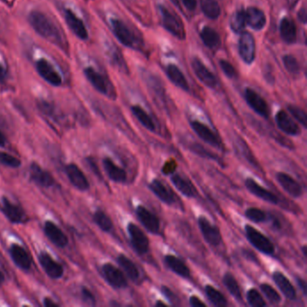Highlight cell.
<instances>
[{"instance_id": "obj_42", "label": "cell", "mask_w": 307, "mask_h": 307, "mask_svg": "<svg viewBox=\"0 0 307 307\" xmlns=\"http://www.w3.org/2000/svg\"><path fill=\"white\" fill-rule=\"evenodd\" d=\"M261 290L264 294V296L267 297V300L273 305H279L281 302V296L278 293V291L274 288L272 285L267 283H263L260 285Z\"/></svg>"}, {"instance_id": "obj_41", "label": "cell", "mask_w": 307, "mask_h": 307, "mask_svg": "<svg viewBox=\"0 0 307 307\" xmlns=\"http://www.w3.org/2000/svg\"><path fill=\"white\" fill-rule=\"evenodd\" d=\"M247 302L252 307H264L267 306V303L264 300L263 296L255 288H251L247 292Z\"/></svg>"}, {"instance_id": "obj_28", "label": "cell", "mask_w": 307, "mask_h": 307, "mask_svg": "<svg viewBox=\"0 0 307 307\" xmlns=\"http://www.w3.org/2000/svg\"><path fill=\"white\" fill-rule=\"evenodd\" d=\"M166 266L171 269L173 273L181 277L183 279L190 278V270L188 266L180 259L174 255H167L164 258Z\"/></svg>"}, {"instance_id": "obj_15", "label": "cell", "mask_w": 307, "mask_h": 307, "mask_svg": "<svg viewBox=\"0 0 307 307\" xmlns=\"http://www.w3.org/2000/svg\"><path fill=\"white\" fill-rule=\"evenodd\" d=\"M245 187L248 189V191L250 194L254 195L255 197L261 198L263 201L267 202L269 204H273V205H278L279 204V197L275 194L272 193L271 191H269L266 188L262 187L254 179L250 178V177L247 178L245 180Z\"/></svg>"}, {"instance_id": "obj_21", "label": "cell", "mask_w": 307, "mask_h": 307, "mask_svg": "<svg viewBox=\"0 0 307 307\" xmlns=\"http://www.w3.org/2000/svg\"><path fill=\"white\" fill-rule=\"evenodd\" d=\"M191 64H192V68L195 71V74L197 75V77L199 79L200 81L203 84L207 86L208 88H215L217 85V80L215 75L206 68L205 64L197 58L193 59Z\"/></svg>"}, {"instance_id": "obj_48", "label": "cell", "mask_w": 307, "mask_h": 307, "mask_svg": "<svg viewBox=\"0 0 307 307\" xmlns=\"http://www.w3.org/2000/svg\"><path fill=\"white\" fill-rule=\"evenodd\" d=\"M37 105L41 111L46 115L50 117H53L55 115V108L51 103L47 102L45 100H42L37 103Z\"/></svg>"}, {"instance_id": "obj_45", "label": "cell", "mask_w": 307, "mask_h": 307, "mask_svg": "<svg viewBox=\"0 0 307 307\" xmlns=\"http://www.w3.org/2000/svg\"><path fill=\"white\" fill-rule=\"evenodd\" d=\"M287 110H288L289 113L292 114V116H293L295 119L297 120V121L303 125L304 128H307V114H306V112H305L303 109L298 108V107H296V106L290 105V106L287 107Z\"/></svg>"}, {"instance_id": "obj_47", "label": "cell", "mask_w": 307, "mask_h": 307, "mask_svg": "<svg viewBox=\"0 0 307 307\" xmlns=\"http://www.w3.org/2000/svg\"><path fill=\"white\" fill-rule=\"evenodd\" d=\"M283 63H284L285 68L287 69L288 72H290L292 74H297L299 72L300 70L299 63L294 56L285 55L283 57Z\"/></svg>"}, {"instance_id": "obj_58", "label": "cell", "mask_w": 307, "mask_h": 307, "mask_svg": "<svg viewBox=\"0 0 307 307\" xmlns=\"http://www.w3.org/2000/svg\"><path fill=\"white\" fill-rule=\"evenodd\" d=\"M44 305L46 307H58L59 306L57 303H55V302L51 300L50 298H45L44 301Z\"/></svg>"}, {"instance_id": "obj_62", "label": "cell", "mask_w": 307, "mask_h": 307, "mask_svg": "<svg viewBox=\"0 0 307 307\" xmlns=\"http://www.w3.org/2000/svg\"><path fill=\"white\" fill-rule=\"evenodd\" d=\"M171 2L176 6H179V1L178 0H171Z\"/></svg>"}, {"instance_id": "obj_36", "label": "cell", "mask_w": 307, "mask_h": 307, "mask_svg": "<svg viewBox=\"0 0 307 307\" xmlns=\"http://www.w3.org/2000/svg\"><path fill=\"white\" fill-rule=\"evenodd\" d=\"M132 113L136 117L137 120L143 125L147 130L151 132L156 131V125L154 120L147 114L143 108L139 106H132L131 108Z\"/></svg>"}, {"instance_id": "obj_11", "label": "cell", "mask_w": 307, "mask_h": 307, "mask_svg": "<svg viewBox=\"0 0 307 307\" xmlns=\"http://www.w3.org/2000/svg\"><path fill=\"white\" fill-rule=\"evenodd\" d=\"M137 218L142 223V226L145 228L149 233L153 234L159 233L160 229V222H159V217L154 215L151 211L147 209L143 205L137 206L135 209Z\"/></svg>"}, {"instance_id": "obj_54", "label": "cell", "mask_w": 307, "mask_h": 307, "mask_svg": "<svg viewBox=\"0 0 307 307\" xmlns=\"http://www.w3.org/2000/svg\"><path fill=\"white\" fill-rule=\"evenodd\" d=\"M182 2L186 8L190 11L195 10L197 7V0H182Z\"/></svg>"}, {"instance_id": "obj_44", "label": "cell", "mask_w": 307, "mask_h": 307, "mask_svg": "<svg viewBox=\"0 0 307 307\" xmlns=\"http://www.w3.org/2000/svg\"><path fill=\"white\" fill-rule=\"evenodd\" d=\"M245 216L250 221L253 222H264L267 221V214L264 211L261 210L256 207H250L245 212Z\"/></svg>"}, {"instance_id": "obj_51", "label": "cell", "mask_w": 307, "mask_h": 307, "mask_svg": "<svg viewBox=\"0 0 307 307\" xmlns=\"http://www.w3.org/2000/svg\"><path fill=\"white\" fill-rule=\"evenodd\" d=\"M161 292H162V294L166 296V298H168L169 301L171 302V303H176V302L177 301V297H176V295H175V294L172 292V290H171V288H169L168 286L162 285Z\"/></svg>"}, {"instance_id": "obj_50", "label": "cell", "mask_w": 307, "mask_h": 307, "mask_svg": "<svg viewBox=\"0 0 307 307\" xmlns=\"http://www.w3.org/2000/svg\"><path fill=\"white\" fill-rule=\"evenodd\" d=\"M81 297H82L83 301L86 302L88 305L94 306L96 304L95 296H94V295L92 294L90 291L88 290V288H86V287L81 288Z\"/></svg>"}, {"instance_id": "obj_24", "label": "cell", "mask_w": 307, "mask_h": 307, "mask_svg": "<svg viewBox=\"0 0 307 307\" xmlns=\"http://www.w3.org/2000/svg\"><path fill=\"white\" fill-rule=\"evenodd\" d=\"M9 253L12 260L17 267L21 269L27 271L32 266V260L28 254V252L23 249L21 245L12 244L9 248Z\"/></svg>"}, {"instance_id": "obj_32", "label": "cell", "mask_w": 307, "mask_h": 307, "mask_svg": "<svg viewBox=\"0 0 307 307\" xmlns=\"http://www.w3.org/2000/svg\"><path fill=\"white\" fill-rule=\"evenodd\" d=\"M167 75L169 79L171 80L172 83H174L176 87L180 88L185 91L189 90V85H188V80H186L185 76L183 75L182 71L173 64H170L167 67Z\"/></svg>"}, {"instance_id": "obj_40", "label": "cell", "mask_w": 307, "mask_h": 307, "mask_svg": "<svg viewBox=\"0 0 307 307\" xmlns=\"http://www.w3.org/2000/svg\"><path fill=\"white\" fill-rule=\"evenodd\" d=\"M246 25V15L244 10H239L233 14L230 20V26L234 33H241Z\"/></svg>"}, {"instance_id": "obj_14", "label": "cell", "mask_w": 307, "mask_h": 307, "mask_svg": "<svg viewBox=\"0 0 307 307\" xmlns=\"http://www.w3.org/2000/svg\"><path fill=\"white\" fill-rule=\"evenodd\" d=\"M245 99L247 104L257 114L264 118H267L269 116V108L267 102L256 91L247 88L245 91Z\"/></svg>"}, {"instance_id": "obj_33", "label": "cell", "mask_w": 307, "mask_h": 307, "mask_svg": "<svg viewBox=\"0 0 307 307\" xmlns=\"http://www.w3.org/2000/svg\"><path fill=\"white\" fill-rule=\"evenodd\" d=\"M117 262L119 264L120 267L125 271L126 276L132 281H136L137 279L140 278V272L139 269L134 264V262H132L128 257L125 256L124 254H121L117 257Z\"/></svg>"}, {"instance_id": "obj_25", "label": "cell", "mask_w": 307, "mask_h": 307, "mask_svg": "<svg viewBox=\"0 0 307 307\" xmlns=\"http://www.w3.org/2000/svg\"><path fill=\"white\" fill-rule=\"evenodd\" d=\"M272 279H273L275 284L278 285L279 290L284 295L287 299L289 300H295L296 298V291L292 285L290 280L287 279L284 274L280 271H275L272 274Z\"/></svg>"}, {"instance_id": "obj_23", "label": "cell", "mask_w": 307, "mask_h": 307, "mask_svg": "<svg viewBox=\"0 0 307 307\" xmlns=\"http://www.w3.org/2000/svg\"><path fill=\"white\" fill-rule=\"evenodd\" d=\"M44 231L53 244L56 245L60 248H64L68 245V240L67 235L63 233L61 228L58 227L54 222L51 221H47L44 223Z\"/></svg>"}, {"instance_id": "obj_38", "label": "cell", "mask_w": 307, "mask_h": 307, "mask_svg": "<svg viewBox=\"0 0 307 307\" xmlns=\"http://www.w3.org/2000/svg\"><path fill=\"white\" fill-rule=\"evenodd\" d=\"M201 8L205 17L210 19H216L221 14V7L216 0H201Z\"/></svg>"}, {"instance_id": "obj_34", "label": "cell", "mask_w": 307, "mask_h": 307, "mask_svg": "<svg viewBox=\"0 0 307 307\" xmlns=\"http://www.w3.org/2000/svg\"><path fill=\"white\" fill-rule=\"evenodd\" d=\"M222 283L224 285L225 288L229 291L231 296H233L237 301L241 303L242 302V294L240 288L239 284L235 277L230 272H226L222 278Z\"/></svg>"}, {"instance_id": "obj_1", "label": "cell", "mask_w": 307, "mask_h": 307, "mask_svg": "<svg viewBox=\"0 0 307 307\" xmlns=\"http://www.w3.org/2000/svg\"><path fill=\"white\" fill-rule=\"evenodd\" d=\"M29 22L34 31L52 44L66 50L67 44L61 30L43 12L34 10L29 14Z\"/></svg>"}, {"instance_id": "obj_35", "label": "cell", "mask_w": 307, "mask_h": 307, "mask_svg": "<svg viewBox=\"0 0 307 307\" xmlns=\"http://www.w3.org/2000/svg\"><path fill=\"white\" fill-rule=\"evenodd\" d=\"M201 39L204 44L210 49H215L220 45L221 39L218 33L215 29L211 28L209 26H205L200 33Z\"/></svg>"}, {"instance_id": "obj_26", "label": "cell", "mask_w": 307, "mask_h": 307, "mask_svg": "<svg viewBox=\"0 0 307 307\" xmlns=\"http://www.w3.org/2000/svg\"><path fill=\"white\" fill-rule=\"evenodd\" d=\"M103 166L111 180L116 183L126 182L127 174L125 170L116 165L110 158H105L103 159Z\"/></svg>"}, {"instance_id": "obj_52", "label": "cell", "mask_w": 307, "mask_h": 307, "mask_svg": "<svg viewBox=\"0 0 307 307\" xmlns=\"http://www.w3.org/2000/svg\"><path fill=\"white\" fill-rule=\"evenodd\" d=\"M86 160H87L88 164L89 166V168L91 169V171L94 172V174L97 175L99 178H101V176H101V173H100V171H99V169H98V167H97L95 159L91 158V157H88V158H87Z\"/></svg>"}, {"instance_id": "obj_6", "label": "cell", "mask_w": 307, "mask_h": 307, "mask_svg": "<svg viewBox=\"0 0 307 307\" xmlns=\"http://www.w3.org/2000/svg\"><path fill=\"white\" fill-rule=\"evenodd\" d=\"M35 67L41 77L49 84L54 87H59L63 84L62 76L49 61L40 59L35 63Z\"/></svg>"}, {"instance_id": "obj_22", "label": "cell", "mask_w": 307, "mask_h": 307, "mask_svg": "<svg viewBox=\"0 0 307 307\" xmlns=\"http://www.w3.org/2000/svg\"><path fill=\"white\" fill-rule=\"evenodd\" d=\"M29 172L32 180L41 187L51 188L55 183L53 176L35 162H33L30 166Z\"/></svg>"}, {"instance_id": "obj_16", "label": "cell", "mask_w": 307, "mask_h": 307, "mask_svg": "<svg viewBox=\"0 0 307 307\" xmlns=\"http://www.w3.org/2000/svg\"><path fill=\"white\" fill-rule=\"evenodd\" d=\"M276 179L280 187L284 189L286 193L294 198H298L303 195V188L301 185L296 181L294 177L285 172H278L276 174Z\"/></svg>"}, {"instance_id": "obj_17", "label": "cell", "mask_w": 307, "mask_h": 307, "mask_svg": "<svg viewBox=\"0 0 307 307\" xmlns=\"http://www.w3.org/2000/svg\"><path fill=\"white\" fill-rule=\"evenodd\" d=\"M64 18L68 23V27L74 33L75 35L81 40L88 38V33L83 21L78 17L74 12L68 8L64 9Z\"/></svg>"}, {"instance_id": "obj_9", "label": "cell", "mask_w": 307, "mask_h": 307, "mask_svg": "<svg viewBox=\"0 0 307 307\" xmlns=\"http://www.w3.org/2000/svg\"><path fill=\"white\" fill-rule=\"evenodd\" d=\"M197 223L199 226L200 232L207 243L212 246L220 245L222 241V235L220 233V230L216 227V225L211 223L210 221L203 216L198 217Z\"/></svg>"}, {"instance_id": "obj_60", "label": "cell", "mask_w": 307, "mask_h": 307, "mask_svg": "<svg viewBox=\"0 0 307 307\" xmlns=\"http://www.w3.org/2000/svg\"><path fill=\"white\" fill-rule=\"evenodd\" d=\"M5 282V276H4V274L1 272V270H0V285L3 284Z\"/></svg>"}, {"instance_id": "obj_2", "label": "cell", "mask_w": 307, "mask_h": 307, "mask_svg": "<svg viewBox=\"0 0 307 307\" xmlns=\"http://www.w3.org/2000/svg\"><path fill=\"white\" fill-rule=\"evenodd\" d=\"M246 238L255 249L266 255H273L275 246L270 240L251 225H245Z\"/></svg>"}, {"instance_id": "obj_8", "label": "cell", "mask_w": 307, "mask_h": 307, "mask_svg": "<svg viewBox=\"0 0 307 307\" xmlns=\"http://www.w3.org/2000/svg\"><path fill=\"white\" fill-rule=\"evenodd\" d=\"M102 274L108 284L115 289L127 287V280L125 274L113 264L106 263L103 265Z\"/></svg>"}, {"instance_id": "obj_55", "label": "cell", "mask_w": 307, "mask_h": 307, "mask_svg": "<svg viewBox=\"0 0 307 307\" xmlns=\"http://www.w3.org/2000/svg\"><path fill=\"white\" fill-rule=\"evenodd\" d=\"M296 282H297V284L299 285V287L301 288L303 294H304L305 296H307V283H306V281L298 278V279H296Z\"/></svg>"}, {"instance_id": "obj_5", "label": "cell", "mask_w": 307, "mask_h": 307, "mask_svg": "<svg viewBox=\"0 0 307 307\" xmlns=\"http://www.w3.org/2000/svg\"><path fill=\"white\" fill-rule=\"evenodd\" d=\"M159 10L160 12L162 24L164 28L168 32H170L171 34H173L176 38L180 40L185 39L186 33H185V29L181 22L173 14H171L165 6H159Z\"/></svg>"}, {"instance_id": "obj_27", "label": "cell", "mask_w": 307, "mask_h": 307, "mask_svg": "<svg viewBox=\"0 0 307 307\" xmlns=\"http://www.w3.org/2000/svg\"><path fill=\"white\" fill-rule=\"evenodd\" d=\"M148 188L161 202L169 205L174 204L175 199L173 194L171 193L165 185L161 181H159V179H154L149 184Z\"/></svg>"}, {"instance_id": "obj_63", "label": "cell", "mask_w": 307, "mask_h": 307, "mask_svg": "<svg viewBox=\"0 0 307 307\" xmlns=\"http://www.w3.org/2000/svg\"><path fill=\"white\" fill-rule=\"evenodd\" d=\"M302 250H303V253H304V256L307 257V247H306V246H304Z\"/></svg>"}, {"instance_id": "obj_18", "label": "cell", "mask_w": 307, "mask_h": 307, "mask_svg": "<svg viewBox=\"0 0 307 307\" xmlns=\"http://www.w3.org/2000/svg\"><path fill=\"white\" fill-rule=\"evenodd\" d=\"M275 120L278 127L285 134L290 136H297L301 133L298 125L284 110H280L277 113Z\"/></svg>"}, {"instance_id": "obj_29", "label": "cell", "mask_w": 307, "mask_h": 307, "mask_svg": "<svg viewBox=\"0 0 307 307\" xmlns=\"http://www.w3.org/2000/svg\"><path fill=\"white\" fill-rule=\"evenodd\" d=\"M246 15V23H248L254 30H262L266 24L265 14L257 7H249Z\"/></svg>"}, {"instance_id": "obj_64", "label": "cell", "mask_w": 307, "mask_h": 307, "mask_svg": "<svg viewBox=\"0 0 307 307\" xmlns=\"http://www.w3.org/2000/svg\"><path fill=\"white\" fill-rule=\"evenodd\" d=\"M4 1H6V0H4Z\"/></svg>"}, {"instance_id": "obj_7", "label": "cell", "mask_w": 307, "mask_h": 307, "mask_svg": "<svg viewBox=\"0 0 307 307\" xmlns=\"http://www.w3.org/2000/svg\"><path fill=\"white\" fill-rule=\"evenodd\" d=\"M111 25L115 37L122 44L129 48L136 47L137 40L135 35L122 20L115 18L112 19Z\"/></svg>"}, {"instance_id": "obj_4", "label": "cell", "mask_w": 307, "mask_h": 307, "mask_svg": "<svg viewBox=\"0 0 307 307\" xmlns=\"http://www.w3.org/2000/svg\"><path fill=\"white\" fill-rule=\"evenodd\" d=\"M84 74L86 78L91 83V85L97 89V91L100 92L101 94L108 97H114L113 88L104 75L101 74L100 72H98L92 67L86 68L84 69Z\"/></svg>"}, {"instance_id": "obj_39", "label": "cell", "mask_w": 307, "mask_h": 307, "mask_svg": "<svg viewBox=\"0 0 307 307\" xmlns=\"http://www.w3.org/2000/svg\"><path fill=\"white\" fill-rule=\"evenodd\" d=\"M93 220L103 232L109 233L113 229V222L109 216L102 210H97L93 216Z\"/></svg>"}, {"instance_id": "obj_61", "label": "cell", "mask_w": 307, "mask_h": 307, "mask_svg": "<svg viewBox=\"0 0 307 307\" xmlns=\"http://www.w3.org/2000/svg\"><path fill=\"white\" fill-rule=\"evenodd\" d=\"M155 306L156 307H167V305H166L165 303H163L162 301H158L156 304H155Z\"/></svg>"}, {"instance_id": "obj_49", "label": "cell", "mask_w": 307, "mask_h": 307, "mask_svg": "<svg viewBox=\"0 0 307 307\" xmlns=\"http://www.w3.org/2000/svg\"><path fill=\"white\" fill-rule=\"evenodd\" d=\"M219 64H220V67L222 68V71L224 72V74L227 76L228 78H234L235 77L236 71L231 63H228L227 61L221 60Z\"/></svg>"}, {"instance_id": "obj_37", "label": "cell", "mask_w": 307, "mask_h": 307, "mask_svg": "<svg viewBox=\"0 0 307 307\" xmlns=\"http://www.w3.org/2000/svg\"><path fill=\"white\" fill-rule=\"evenodd\" d=\"M205 295L207 296L208 300L216 307H226L227 300L225 296L222 295L219 290H217L214 286L210 285H207L205 288Z\"/></svg>"}, {"instance_id": "obj_53", "label": "cell", "mask_w": 307, "mask_h": 307, "mask_svg": "<svg viewBox=\"0 0 307 307\" xmlns=\"http://www.w3.org/2000/svg\"><path fill=\"white\" fill-rule=\"evenodd\" d=\"M189 304L191 307H205L206 306L204 302L200 300L198 297L195 296H192L189 298Z\"/></svg>"}, {"instance_id": "obj_56", "label": "cell", "mask_w": 307, "mask_h": 307, "mask_svg": "<svg viewBox=\"0 0 307 307\" xmlns=\"http://www.w3.org/2000/svg\"><path fill=\"white\" fill-rule=\"evenodd\" d=\"M298 19L303 23H307V11H306V8H302L301 10L298 12Z\"/></svg>"}, {"instance_id": "obj_46", "label": "cell", "mask_w": 307, "mask_h": 307, "mask_svg": "<svg viewBox=\"0 0 307 307\" xmlns=\"http://www.w3.org/2000/svg\"><path fill=\"white\" fill-rule=\"evenodd\" d=\"M0 163L10 168H19L21 166V160L11 154L0 152Z\"/></svg>"}, {"instance_id": "obj_31", "label": "cell", "mask_w": 307, "mask_h": 307, "mask_svg": "<svg viewBox=\"0 0 307 307\" xmlns=\"http://www.w3.org/2000/svg\"><path fill=\"white\" fill-rule=\"evenodd\" d=\"M280 35L286 44H294L296 40V23L287 17L282 19L280 23Z\"/></svg>"}, {"instance_id": "obj_59", "label": "cell", "mask_w": 307, "mask_h": 307, "mask_svg": "<svg viewBox=\"0 0 307 307\" xmlns=\"http://www.w3.org/2000/svg\"><path fill=\"white\" fill-rule=\"evenodd\" d=\"M6 139L3 132L0 131V147H4L6 145Z\"/></svg>"}, {"instance_id": "obj_13", "label": "cell", "mask_w": 307, "mask_h": 307, "mask_svg": "<svg viewBox=\"0 0 307 307\" xmlns=\"http://www.w3.org/2000/svg\"><path fill=\"white\" fill-rule=\"evenodd\" d=\"M38 259L41 266L49 278L51 279H59L63 277L64 274L63 266L56 261H54L50 254L43 251L39 254Z\"/></svg>"}, {"instance_id": "obj_19", "label": "cell", "mask_w": 307, "mask_h": 307, "mask_svg": "<svg viewBox=\"0 0 307 307\" xmlns=\"http://www.w3.org/2000/svg\"><path fill=\"white\" fill-rule=\"evenodd\" d=\"M65 173L70 183L80 191H86L89 188V182L85 174L74 163H70L65 167Z\"/></svg>"}, {"instance_id": "obj_43", "label": "cell", "mask_w": 307, "mask_h": 307, "mask_svg": "<svg viewBox=\"0 0 307 307\" xmlns=\"http://www.w3.org/2000/svg\"><path fill=\"white\" fill-rule=\"evenodd\" d=\"M189 148H190L191 152H193L194 154L198 155L200 157H203V158H205V159H212V160H216L218 162H222V159H219V157L216 154L212 153L211 151L206 150L201 144L193 143Z\"/></svg>"}, {"instance_id": "obj_12", "label": "cell", "mask_w": 307, "mask_h": 307, "mask_svg": "<svg viewBox=\"0 0 307 307\" xmlns=\"http://www.w3.org/2000/svg\"><path fill=\"white\" fill-rule=\"evenodd\" d=\"M191 128L197 133V135L199 137L201 140L208 143L211 146L220 149L222 147V142L220 138L216 135L214 132L211 130L207 125H204L203 123L198 121L191 122Z\"/></svg>"}, {"instance_id": "obj_57", "label": "cell", "mask_w": 307, "mask_h": 307, "mask_svg": "<svg viewBox=\"0 0 307 307\" xmlns=\"http://www.w3.org/2000/svg\"><path fill=\"white\" fill-rule=\"evenodd\" d=\"M6 79V69L1 63H0V83L4 82Z\"/></svg>"}, {"instance_id": "obj_30", "label": "cell", "mask_w": 307, "mask_h": 307, "mask_svg": "<svg viewBox=\"0 0 307 307\" xmlns=\"http://www.w3.org/2000/svg\"><path fill=\"white\" fill-rule=\"evenodd\" d=\"M171 182L173 183L174 187L182 194L183 196L190 198L197 196V190L194 188L193 185L179 174L171 175Z\"/></svg>"}, {"instance_id": "obj_20", "label": "cell", "mask_w": 307, "mask_h": 307, "mask_svg": "<svg viewBox=\"0 0 307 307\" xmlns=\"http://www.w3.org/2000/svg\"><path fill=\"white\" fill-rule=\"evenodd\" d=\"M1 210L6 218L13 223H22L25 222L24 211L19 205L12 203L6 197H3L2 198Z\"/></svg>"}, {"instance_id": "obj_10", "label": "cell", "mask_w": 307, "mask_h": 307, "mask_svg": "<svg viewBox=\"0 0 307 307\" xmlns=\"http://www.w3.org/2000/svg\"><path fill=\"white\" fill-rule=\"evenodd\" d=\"M239 53L241 60L251 64L256 56V46L253 36L248 32H241L239 40Z\"/></svg>"}, {"instance_id": "obj_3", "label": "cell", "mask_w": 307, "mask_h": 307, "mask_svg": "<svg viewBox=\"0 0 307 307\" xmlns=\"http://www.w3.org/2000/svg\"><path fill=\"white\" fill-rule=\"evenodd\" d=\"M127 232L130 236L131 244L133 250L136 251L139 255L146 254L149 251L150 241L145 233L142 232V229L133 222H129L127 225Z\"/></svg>"}]
</instances>
